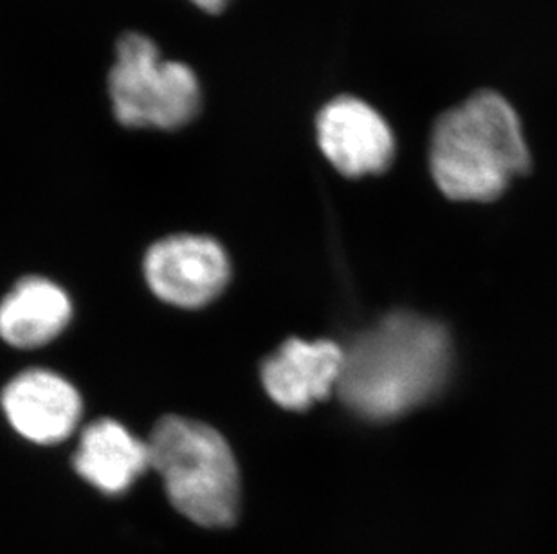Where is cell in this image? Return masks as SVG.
Masks as SVG:
<instances>
[{
  "label": "cell",
  "instance_id": "1",
  "mask_svg": "<svg viewBox=\"0 0 557 554\" xmlns=\"http://www.w3.org/2000/svg\"><path fill=\"white\" fill-rule=\"evenodd\" d=\"M451 369V337L444 325L394 312L345 350L336 394L358 418L392 421L441 394Z\"/></svg>",
  "mask_w": 557,
  "mask_h": 554
},
{
  "label": "cell",
  "instance_id": "2",
  "mask_svg": "<svg viewBox=\"0 0 557 554\" xmlns=\"http://www.w3.org/2000/svg\"><path fill=\"white\" fill-rule=\"evenodd\" d=\"M430 167L436 188L455 202H493L531 169L515 109L482 90L436 119Z\"/></svg>",
  "mask_w": 557,
  "mask_h": 554
},
{
  "label": "cell",
  "instance_id": "3",
  "mask_svg": "<svg viewBox=\"0 0 557 554\" xmlns=\"http://www.w3.org/2000/svg\"><path fill=\"white\" fill-rule=\"evenodd\" d=\"M150 468L172 506L202 528H230L240 512V474L224 436L181 416L159 419L148 436Z\"/></svg>",
  "mask_w": 557,
  "mask_h": 554
},
{
  "label": "cell",
  "instance_id": "4",
  "mask_svg": "<svg viewBox=\"0 0 557 554\" xmlns=\"http://www.w3.org/2000/svg\"><path fill=\"white\" fill-rule=\"evenodd\" d=\"M109 92L117 121L131 128L175 130L200 111L194 71L185 63L163 60L158 46L139 33H128L117 42Z\"/></svg>",
  "mask_w": 557,
  "mask_h": 554
},
{
  "label": "cell",
  "instance_id": "5",
  "mask_svg": "<svg viewBox=\"0 0 557 554\" xmlns=\"http://www.w3.org/2000/svg\"><path fill=\"white\" fill-rule=\"evenodd\" d=\"M148 287L164 303L202 309L221 295L230 281V260L206 236H170L150 247L145 257Z\"/></svg>",
  "mask_w": 557,
  "mask_h": 554
},
{
  "label": "cell",
  "instance_id": "6",
  "mask_svg": "<svg viewBox=\"0 0 557 554\" xmlns=\"http://www.w3.org/2000/svg\"><path fill=\"white\" fill-rule=\"evenodd\" d=\"M321 152L348 178L379 175L394 161L395 139L388 123L358 98H337L318 115Z\"/></svg>",
  "mask_w": 557,
  "mask_h": 554
},
{
  "label": "cell",
  "instance_id": "7",
  "mask_svg": "<svg viewBox=\"0 0 557 554\" xmlns=\"http://www.w3.org/2000/svg\"><path fill=\"white\" fill-rule=\"evenodd\" d=\"M0 405L11 427L37 444L67 440L82 418L79 392L57 373L29 369L5 386Z\"/></svg>",
  "mask_w": 557,
  "mask_h": 554
},
{
  "label": "cell",
  "instance_id": "8",
  "mask_svg": "<svg viewBox=\"0 0 557 554\" xmlns=\"http://www.w3.org/2000/svg\"><path fill=\"white\" fill-rule=\"evenodd\" d=\"M345 348L334 340L289 339L262 366L263 389L287 411H307L336 392Z\"/></svg>",
  "mask_w": 557,
  "mask_h": 554
},
{
  "label": "cell",
  "instance_id": "9",
  "mask_svg": "<svg viewBox=\"0 0 557 554\" xmlns=\"http://www.w3.org/2000/svg\"><path fill=\"white\" fill-rule=\"evenodd\" d=\"M84 481L107 495H120L150 468L147 441L114 419H98L84 430L73 459Z\"/></svg>",
  "mask_w": 557,
  "mask_h": 554
},
{
  "label": "cell",
  "instance_id": "10",
  "mask_svg": "<svg viewBox=\"0 0 557 554\" xmlns=\"http://www.w3.org/2000/svg\"><path fill=\"white\" fill-rule=\"evenodd\" d=\"M73 317L67 293L44 277H26L0 301V339L35 350L57 339Z\"/></svg>",
  "mask_w": 557,
  "mask_h": 554
},
{
  "label": "cell",
  "instance_id": "11",
  "mask_svg": "<svg viewBox=\"0 0 557 554\" xmlns=\"http://www.w3.org/2000/svg\"><path fill=\"white\" fill-rule=\"evenodd\" d=\"M195 5H199L200 10L208 11V13H221L222 10H226V5L230 4V0H191Z\"/></svg>",
  "mask_w": 557,
  "mask_h": 554
}]
</instances>
